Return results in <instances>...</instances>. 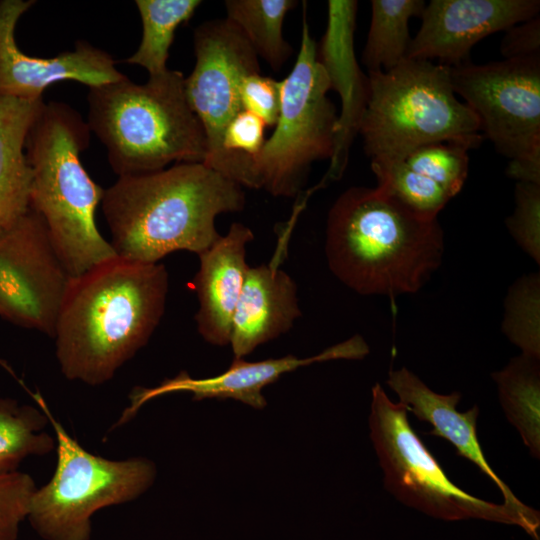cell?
<instances>
[{
	"instance_id": "32",
	"label": "cell",
	"mask_w": 540,
	"mask_h": 540,
	"mask_svg": "<svg viewBox=\"0 0 540 540\" xmlns=\"http://www.w3.org/2000/svg\"><path fill=\"white\" fill-rule=\"evenodd\" d=\"M500 45L505 59L540 56V18L536 16L505 31Z\"/></svg>"
},
{
	"instance_id": "3",
	"label": "cell",
	"mask_w": 540,
	"mask_h": 540,
	"mask_svg": "<svg viewBox=\"0 0 540 540\" xmlns=\"http://www.w3.org/2000/svg\"><path fill=\"white\" fill-rule=\"evenodd\" d=\"M443 251L437 218L415 213L377 186L348 188L328 212L329 269L358 294L416 293L440 266Z\"/></svg>"
},
{
	"instance_id": "27",
	"label": "cell",
	"mask_w": 540,
	"mask_h": 540,
	"mask_svg": "<svg viewBox=\"0 0 540 540\" xmlns=\"http://www.w3.org/2000/svg\"><path fill=\"white\" fill-rule=\"evenodd\" d=\"M503 333L522 350L540 359V277L531 273L518 278L505 299Z\"/></svg>"
},
{
	"instance_id": "23",
	"label": "cell",
	"mask_w": 540,
	"mask_h": 540,
	"mask_svg": "<svg viewBox=\"0 0 540 540\" xmlns=\"http://www.w3.org/2000/svg\"><path fill=\"white\" fill-rule=\"evenodd\" d=\"M296 4L293 0H227L226 18L240 30L257 56L279 71L292 55L282 27Z\"/></svg>"
},
{
	"instance_id": "18",
	"label": "cell",
	"mask_w": 540,
	"mask_h": 540,
	"mask_svg": "<svg viewBox=\"0 0 540 540\" xmlns=\"http://www.w3.org/2000/svg\"><path fill=\"white\" fill-rule=\"evenodd\" d=\"M387 384L408 411L419 420L429 422L433 426L431 432L427 434L449 441L455 447L458 456L470 460L496 484L506 506L525 516L540 519L539 512L523 504L485 459L477 437L479 408L476 405L464 413L458 412L456 407L461 398L460 393L438 394L404 367L391 370Z\"/></svg>"
},
{
	"instance_id": "2",
	"label": "cell",
	"mask_w": 540,
	"mask_h": 540,
	"mask_svg": "<svg viewBox=\"0 0 540 540\" xmlns=\"http://www.w3.org/2000/svg\"><path fill=\"white\" fill-rule=\"evenodd\" d=\"M101 205L115 254L155 264L174 251L207 250L221 236L217 216L242 211L245 194L203 163H178L118 177L104 190Z\"/></svg>"
},
{
	"instance_id": "19",
	"label": "cell",
	"mask_w": 540,
	"mask_h": 540,
	"mask_svg": "<svg viewBox=\"0 0 540 540\" xmlns=\"http://www.w3.org/2000/svg\"><path fill=\"white\" fill-rule=\"evenodd\" d=\"M301 314L297 285L278 263L249 266L231 322L235 358L288 332Z\"/></svg>"
},
{
	"instance_id": "17",
	"label": "cell",
	"mask_w": 540,
	"mask_h": 540,
	"mask_svg": "<svg viewBox=\"0 0 540 540\" xmlns=\"http://www.w3.org/2000/svg\"><path fill=\"white\" fill-rule=\"evenodd\" d=\"M253 239L249 227L234 222L198 255L200 265L193 280L199 302L195 321L199 334L210 344H229L232 317L249 268L246 247Z\"/></svg>"
},
{
	"instance_id": "20",
	"label": "cell",
	"mask_w": 540,
	"mask_h": 540,
	"mask_svg": "<svg viewBox=\"0 0 540 540\" xmlns=\"http://www.w3.org/2000/svg\"><path fill=\"white\" fill-rule=\"evenodd\" d=\"M43 104V99L0 98V229L30 208L32 171L25 142Z\"/></svg>"
},
{
	"instance_id": "13",
	"label": "cell",
	"mask_w": 540,
	"mask_h": 540,
	"mask_svg": "<svg viewBox=\"0 0 540 540\" xmlns=\"http://www.w3.org/2000/svg\"><path fill=\"white\" fill-rule=\"evenodd\" d=\"M34 4L33 0H0V98L38 101L47 87L63 80L90 88L126 77L108 52L85 40L51 58L25 54L16 43L15 30Z\"/></svg>"
},
{
	"instance_id": "15",
	"label": "cell",
	"mask_w": 540,
	"mask_h": 540,
	"mask_svg": "<svg viewBox=\"0 0 540 540\" xmlns=\"http://www.w3.org/2000/svg\"><path fill=\"white\" fill-rule=\"evenodd\" d=\"M368 353L369 347L365 340L360 335H354L348 340L308 358L301 359L287 355L282 358H271L257 362L234 358L225 372L209 378L196 379L182 371L174 378L165 379L156 387L133 389L129 397L130 405L124 410L116 426L132 419L146 402L165 394L177 392L192 393L193 400L231 398L256 409H262L266 406L262 389L277 381L284 373L315 362L361 359Z\"/></svg>"
},
{
	"instance_id": "26",
	"label": "cell",
	"mask_w": 540,
	"mask_h": 540,
	"mask_svg": "<svg viewBox=\"0 0 540 540\" xmlns=\"http://www.w3.org/2000/svg\"><path fill=\"white\" fill-rule=\"evenodd\" d=\"M371 169L378 188L421 216L437 218L453 198L441 186L414 172L400 159L372 160Z\"/></svg>"
},
{
	"instance_id": "4",
	"label": "cell",
	"mask_w": 540,
	"mask_h": 540,
	"mask_svg": "<svg viewBox=\"0 0 540 540\" xmlns=\"http://www.w3.org/2000/svg\"><path fill=\"white\" fill-rule=\"evenodd\" d=\"M90 132L67 104L44 102L25 142L32 171L30 208L43 219L72 277L117 256L95 223L105 189L90 178L80 160Z\"/></svg>"
},
{
	"instance_id": "6",
	"label": "cell",
	"mask_w": 540,
	"mask_h": 540,
	"mask_svg": "<svg viewBox=\"0 0 540 540\" xmlns=\"http://www.w3.org/2000/svg\"><path fill=\"white\" fill-rule=\"evenodd\" d=\"M368 80L358 134L371 161L402 159L435 142L468 150L482 143L479 119L457 99L449 66L405 58L387 72H368Z\"/></svg>"
},
{
	"instance_id": "9",
	"label": "cell",
	"mask_w": 540,
	"mask_h": 540,
	"mask_svg": "<svg viewBox=\"0 0 540 540\" xmlns=\"http://www.w3.org/2000/svg\"><path fill=\"white\" fill-rule=\"evenodd\" d=\"M369 426L384 486L403 504L446 521L475 518L518 525L539 540L540 520L453 484L410 426L406 406L392 402L378 383L372 388Z\"/></svg>"
},
{
	"instance_id": "14",
	"label": "cell",
	"mask_w": 540,
	"mask_h": 540,
	"mask_svg": "<svg viewBox=\"0 0 540 540\" xmlns=\"http://www.w3.org/2000/svg\"><path fill=\"white\" fill-rule=\"evenodd\" d=\"M539 11V0H431L406 58L437 59L449 67L468 63L480 40L539 16Z\"/></svg>"
},
{
	"instance_id": "31",
	"label": "cell",
	"mask_w": 540,
	"mask_h": 540,
	"mask_svg": "<svg viewBox=\"0 0 540 540\" xmlns=\"http://www.w3.org/2000/svg\"><path fill=\"white\" fill-rule=\"evenodd\" d=\"M243 109L258 116L266 126L275 127L280 111V81L261 73L248 75L241 85Z\"/></svg>"
},
{
	"instance_id": "30",
	"label": "cell",
	"mask_w": 540,
	"mask_h": 540,
	"mask_svg": "<svg viewBox=\"0 0 540 540\" xmlns=\"http://www.w3.org/2000/svg\"><path fill=\"white\" fill-rule=\"evenodd\" d=\"M32 477L19 471L0 475V540H16L36 490Z\"/></svg>"
},
{
	"instance_id": "24",
	"label": "cell",
	"mask_w": 540,
	"mask_h": 540,
	"mask_svg": "<svg viewBox=\"0 0 540 540\" xmlns=\"http://www.w3.org/2000/svg\"><path fill=\"white\" fill-rule=\"evenodd\" d=\"M201 3L199 0H136L142 38L138 49L125 62L145 68L149 77L164 74L177 28L192 18Z\"/></svg>"
},
{
	"instance_id": "5",
	"label": "cell",
	"mask_w": 540,
	"mask_h": 540,
	"mask_svg": "<svg viewBox=\"0 0 540 540\" xmlns=\"http://www.w3.org/2000/svg\"><path fill=\"white\" fill-rule=\"evenodd\" d=\"M182 72L168 69L138 84L120 81L90 87L87 124L107 151L119 177L203 163V127L185 95Z\"/></svg>"
},
{
	"instance_id": "16",
	"label": "cell",
	"mask_w": 540,
	"mask_h": 540,
	"mask_svg": "<svg viewBox=\"0 0 540 540\" xmlns=\"http://www.w3.org/2000/svg\"><path fill=\"white\" fill-rule=\"evenodd\" d=\"M357 7L354 0L328 1L327 28L317 52L331 89L339 93L342 104L325 182L343 174L369 96L368 75L360 69L354 52Z\"/></svg>"
},
{
	"instance_id": "7",
	"label": "cell",
	"mask_w": 540,
	"mask_h": 540,
	"mask_svg": "<svg viewBox=\"0 0 540 540\" xmlns=\"http://www.w3.org/2000/svg\"><path fill=\"white\" fill-rule=\"evenodd\" d=\"M56 437L57 466L32 495L27 519L43 540H90L93 514L134 500L153 483L155 465L145 458L109 460L85 450L36 397Z\"/></svg>"
},
{
	"instance_id": "21",
	"label": "cell",
	"mask_w": 540,
	"mask_h": 540,
	"mask_svg": "<svg viewBox=\"0 0 540 540\" xmlns=\"http://www.w3.org/2000/svg\"><path fill=\"white\" fill-rule=\"evenodd\" d=\"M492 378L497 384L502 408L516 427L534 458L540 457V366L539 358L521 354L510 360Z\"/></svg>"
},
{
	"instance_id": "1",
	"label": "cell",
	"mask_w": 540,
	"mask_h": 540,
	"mask_svg": "<svg viewBox=\"0 0 540 540\" xmlns=\"http://www.w3.org/2000/svg\"><path fill=\"white\" fill-rule=\"evenodd\" d=\"M168 286L163 264L118 256L73 277L54 334L64 376L89 385L112 379L159 325Z\"/></svg>"
},
{
	"instance_id": "28",
	"label": "cell",
	"mask_w": 540,
	"mask_h": 540,
	"mask_svg": "<svg viewBox=\"0 0 540 540\" xmlns=\"http://www.w3.org/2000/svg\"><path fill=\"white\" fill-rule=\"evenodd\" d=\"M468 151L456 143L435 142L414 149L400 160L454 198L463 188L468 175Z\"/></svg>"
},
{
	"instance_id": "12",
	"label": "cell",
	"mask_w": 540,
	"mask_h": 540,
	"mask_svg": "<svg viewBox=\"0 0 540 540\" xmlns=\"http://www.w3.org/2000/svg\"><path fill=\"white\" fill-rule=\"evenodd\" d=\"M194 53V68L184 80L185 95L205 133L207 153L203 164L223 175L224 132L243 110V80L260 73L258 56L227 18L204 22L195 29Z\"/></svg>"
},
{
	"instance_id": "25",
	"label": "cell",
	"mask_w": 540,
	"mask_h": 540,
	"mask_svg": "<svg viewBox=\"0 0 540 540\" xmlns=\"http://www.w3.org/2000/svg\"><path fill=\"white\" fill-rule=\"evenodd\" d=\"M47 415L12 399H0V475L16 472L28 456H43L56 448V439L42 429Z\"/></svg>"
},
{
	"instance_id": "11",
	"label": "cell",
	"mask_w": 540,
	"mask_h": 540,
	"mask_svg": "<svg viewBox=\"0 0 540 540\" xmlns=\"http://www.w3.org/2000/svg\"><path fill=\"white\" fill-rule=\"evenodd\" d=\"M72 278L36 211L0 229V317L54 337Z\"/></svg>"
},
{
	"instance_id": "8",
	"label": "cell",
	"mask_w": 540,
	"mask_h": 540,
	"mask_svg": "<svg viewBox=\"0 0 540 540\" xmlns=\"http://www.w3.org/2000/svg\"><path fill=\"white\" fill-rule=\"evenodd\" d=\"M301 36L296 62L280 81L275 130L255 162V189L274 197L301 193L311 165L331 159L334 150L338 114L327 96L330 80L318 59L305 13Z\"/></svg>"
},
{
	"instance_id": "29",
	"label": "cell",
	"mask_w": 540,
	"mask_h": 540,
	"mask_svg": "<svg viewBox=\"0 0 540 540\" xmlns=\"http://www.w3.org/2000/svg\"><path fill=\"white\" fill-rule=\"evenodd\" d=\"M515 208L506 226L520 248L540 263V184L516 182Z\"/></svg>"
},
{
	"instance_id": "10",
	"label": "cell",
	"mask_w": 540,
	"mask_h": 540,
	"mask_svg": "<svg viewBox=\"0 0 540 540\" xmlns=\"http://www.w3.org/2000/svg\"><path fill=\"white\" fill-rule=\"evenodd\" d=\"M456 95L479 119L482 134L510 159L506 173L540 184V56L450 67Z\"/></svg>"
},
{
	"instance_id": "22",
	"label": "cell",
	"mask_w": 540,
	"mask_h": 540,
	"mask_svg": "<svg viewBox=\"0 0 540 540\" xmlns=\"http://www.w3.org/2000/svg\"><path fill=\"white\" fill-rule=\"evenodd\" d=\"M423 0H372L371 22L361 61L368 72H387L407 56L409 22L420 17Z\"/></svg>"
}]
</instances>
